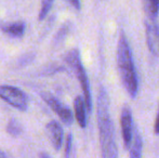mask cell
Wrapping results in <instances>:
<instances>
[{
  "label": "cell",
  "instance_id": "cell-7",
  "mask_svg": "<svg viewBox=\"0 0 159 158\" xmlns=\"http://www.w3.org/2000/svg\"><path fill=\"white\" fill-rule=\"evenodd\" d=\"M146 43L149 51L154 55H159V23L155 20H147L145 22Z\"/></svg>",
  "mask_w": 159,
  "mask_h": 158
},
{
  "label": "cell",
  "instance_id": "cell-4",
  "mask_svg": "<svg viewBox=\"0 0 159 158\" xmlns=\"http://www.w3.org/2000/svg\"><path fill=\"white\" fill-rule=\"evenodd\" d=\"M0 97L20 111H26L27 108V97L16 87L0 86Z\"/></svg>",
  "mask_w": 159,
  "mask_h": 158
},
{
  "label": "cell",
  "instance_id": "cell-6",
  "mask_svg": "<svg viewBox=\"0 0 159 158\" xmlns=\"http://www.w3.org/2000/svg\"><path fill=\"white\" fill-rule=\"evenodd\" d=\"M41 97L46 101V103L52 108L53 112H55V114L61 118L62 121L66 124H73V113L68 107L64 106L59 100L55 97H53L50 93H42Z\"/></svg>",
  "mask_w": 159,
  "mask_h": 158
},
{
  "label": "cell",
  "instance_id": "cell-16",
  "mask_svg": "<svg viewBox=\"0 0 159 158\" xmlns=\"http://www.w3.org/2000/svg\"><path fill=\"white\" fill-rule=\"evenodd\" d=\"M154 130H155L156 134H159V111H158L157 117H156V120H155V127H154Z\"/></svg>",
  "mask_w": 159,
  "mask_h": 158
},
{
  "label": "cell",
  "instance_id": "cell-9",
  "mask_svg": "<svg viewBox=\"0 0 159 158\" xmlns=\"http://www.w3.org/2000/svg\"><path fill=\"white\" fill-rule=\"evenodd\" d=\"M74 110L77 122L81 128L87 127V106L81 97H77L74 101Z\"/></svg>",
  "mask_w": 159,
  "mask_h": 158
},
{
  "label": "cell",
  "instance_id": "cell-18",
  "mask_svg": "<svg viewBox=\"0 0 159 158\" xmlns=\"http://www.w3.org/2000/svg\"><path fill=\"white\" fill-rule=\"evenodd\" d=\"M40 158H51V157L49 156V154H47V153L42 152V153H40Z\"/></svg>",
  "mask_w": 159,
  "mask_h": 158
},
{
  "label": "cell",
  "instance_id": "cell-12",
  "mask_svg": "<svg viewBox=\"0 0 159 158\" xmlns=\"http://www.w3.org/2000/svg\"><path fill=\"white\" fill-rule=\"evenodd\" d=\"M2 30L7 34L11 35V36L22 37L24 35V32H25V24L23 22H15V23L3 26Z\"/></svg>",
  "mask_w": 159,
  "mask_h": 158
},
{
  "label": "cell",
  "instance_id": "cell-8",
  "mask_svg": "<svg viewBox=\"0 0 159 158\" xmlns=\"http://www.w3.org/2000/svg\"><path fill=\"white\" fill-rule=\"evenodd\" d=\"M46 130L53 147L55 148V151H59L62 146V142H63V129H62L61 124L55 120H52L47 124Z\"/></svg>",
  "mask_w": 159,
  "mask_h": 158
},
{
  "label": "cell",
  "instance_id": "cell-3",
  "mask_svg": "<svg viewBox=\"0 0 159 158\" xmlns=\"http://www.w3.org/2000/svg\"><path fill=\"white\" fill-rule=\"evenodd\" d=\"M66 62L75 70L76 75H77L80 86H81L82 92H84V100L87 106V111L90 113L92 111V97H91L90 84H89L86 70H84V65L81 63V60H80L79 51L77 49H73V50L69 51L66 55Z\"/></svg>",
  "mask_w": 159,
  "mask_h": 158
},
{
  "label": "cell",
  "instance_id": "cell-5",
  "mask_svg": "<svg viewBox=\"0 0 159 158\" xmlns=\"http://www.w3.org/2000/svg\"><path fill=\"white\" fill-rule=\"evenodd\" d=\"M120 127H121V135L124 139V144L126 150L129 151L131 147L132 141L134 137V124L132 114L128 107H124L120 115Z\"/></svg>",
  "mask_w": 159,
  "mask_h": 158
},
{
  "label": "cell",
  "instance_id": "cell-1",
  "mask_svg": "<svg viewBox=\"0 0 159 158\" xmlns=\"http://www.w3.org/2000/svg\"><path fill=\"white\" fill-rule=\"evenodd\" d=\"M98 126L102 158H118L115 128L109 114L108 97L103 88L98 97Z\"/></svg>",
  "mask_w": 159,
  "mask_h": 158
},
{
  "label": "cell",
  "instance_id": "cell-10",
  "mask_svg": "<svg viewBox=\"0 0 159 158\" xmlns=\"http://www.w3.org/2000/svg\"><path fill=\"white\" fill-rule=\"evenodd\" d=\"M129 153H130V158H142L143 140H142V137H141L140 132H139L136 128H135V130H134L133 141H132Z\"/></svg>",
  "mask_w": 159,
  "mask_h": 158
},
{
  "label": "cell",
  "instance_id": "cell-13",
  "mask_svg": "<svg viewBox=\"0 0 159 158\" xmlns=\"http://www.w3.org/2000/svg\"><path fill=\"white\" fill-rule=\"evenodd\" d=\"M7 132L9 134H11L12 137H17L19 134H21L22 132V127L16 120L11 119L9 121L8 126H7Z\"/></svg>",
  "mask_w": 159,
  "mask_h": 158
},
{
  "label": "cell",
  "instance_id": "cell-11",
  "mask_svg": "<svg viewBox=\"0 0 159 158\" xmlns=\"http://www.w3.org/2000/svg\"><path fill=\"white\" fill-rule=\"evenodd\" d=\"M143 9L147 20H155L159 14V0H144Z\"/></svg>",
  "mask_w": 159,
  "mask_h": 158
},
{
  "label": "cell",
  "instance_id": "cell-15",
  "mask_svg": "<svg viewBox=\"0 0 159 158\" xmlns=\"http://www.w3.org/2000/svg\"><path fill=\"white\" fill-rule=\"evenodd\" d=\"M71 146H73V135L69 133L66 138V142H65V158H70Z\"/></svg>",
  "mask_w": 159,
  "mask_h": 158
},
{
  "label": "cell",
  "instance_id": "cell-17",
  "mask_svg": "<svg viewBox=\"0 0 159 158\" xmlns=\"http://www.w3.org/2000/svg\"><path fill=\"white\" fill-rule=\"evenodd\" d=\"M69 3L73 4V6L75 7L77 10H80V2L79 1H77V0H70V1H69Z\"/></svg>",
  "mask_w": 159,
  "mask_h": 158
},
{
  "label": "cell",
  "instance_id": "cell-2",
  "mask_svg": "<svg viewBox=\"0 0 159 158\" xmlns=\"http://www.w3.org/2000/svg\"><path fill=\"white\" fill-rule=\"evenodd\" d=\"M117 66L125 89L130 97L134 99L139 93V79L135 66H134L131 48L124 30L120 32L119 39H118Z\"/></svg>",
  "mask_w": 159,
  "mask_h": 158
},
{
  "label": "cell",
  "instance_id": "cell-19",
  "mask_svg": "<svg viewBox=\"0 0 159 158\" xmlns=\"http://www.w3.org/2000/svg\"><path fill=\"white\" fill-rule=\"evenodd\" d=\"M0 158H8V157L6 156V154H4V153L2 152L1 150H0Z\"/></svg>",
  "mask_w": 159,
  "mask_h": 158
},
{
  "label": "cell",
  "instance_id": "cell-14",
  "mask_svg": "<svg viewBox=\"0 0 159 158\" xmlns=\"http://www.w3.org/2000/svg\"><path fill=\"white\" fill-rule=\"evenodd\" d=\"M53 4V1H51V0H46V1L42 2V6H41V10H40L39 12V21H41V20H43L44 17L47 16V14L49 13V11L51 10V7H52Z\"/></svg>",
  "mask_w": 159,
  "mask_h": 158
}]
</instances>
